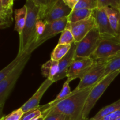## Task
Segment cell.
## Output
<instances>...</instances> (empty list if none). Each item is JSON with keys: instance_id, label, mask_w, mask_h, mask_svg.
Segmentation results:
<instances>
[{"instance_id": "cell-1", "label": "cell", "mask_w": 120, "mask_h": 120, "mask_svg": "<svg viewBox=\"0 0 120 120\" xmlns=\"http://www.w3.org/2000/svg\"><path fill=\"white\" fill-rule=\"evenodd\" d=\"M93 87L73 93L65 99L52 106L47 104L40 105L42 115L49 112L62 114L68 120H85L83 118V109L86 100Z\"/></svg>"}, {"instance_id": "cell-2", "label": "cell", "mask_w": 120, "mask_h": 120, "mask_svg": "<svg viewBox=\"0 0 120 120\" xmlns=\"http://www.w3.org/2000/svg\"><path fill=\"white\" fill-rule=\"evenodd\" d=\"M27 8V16L22 35L19 36V46L17 55H21L36 41V24L38 20V10L33 0H27L25 4Z\"/></svg>"}, {"instance_id": "cell-3", "label": "cell", "mask_w": 120, "mask_h": 120, "mask_svg": "<svg viewBox=\"0 0 120 120\" xmlns=\"http://www.w3.org/2000/svg\"><path fill=\"white\" fill-rule=\"evenodd\" d=\"M30 55H29L23 59L3 80L0 82V113L1 117H2V111L6 100L9 97L18 79L28 62Z\"/></svg>"}, {"instance_id": "cell-4", "label": "cell", "mask_w": 120, "mask_h": 120, "mask_svg": "<svg viewBox=\"0 0 120 120\" xmlns=\"http://www.w3.org/2000/svg\"><path fill=\"white\" fill-rule=\"evenodd\" d=\"M120 73V70L111 73L98 81V83L93 87L84 104L83 109V118L84 120H86L89 118V114L97 101Z\"/></svg>"}, {"instance_id": "cell-5", "label": "cell", "mask_w": 120, "mask_h": 120, "mask_svg": "<svg viewBox=\"0 0 120 120\" xmlns=\"http://www.w3.org/2000/svg\"><path fill=\"white\" fill-rule=\"evenodd\" d=\"M110 60L111 59L94 60V63L93 66L81 79L77 86L72 92H78L80 90L93 87L97 84L98 81L103 78L105 68Z\"/></svg>"}, {"instance_id": "cell-6", "label": "cell", "mask_w": 120, "mask_h": 120, "mask_svg": "<svg viewBox=\"0 0 120 120\" xmlns=\"http://www.w3.org/2000/svg\"><path fill=\"white\" fill-rule=\"evenodd\" d=\"M120 54V39L101 38L97 49L91 56L94 60L111 59Z\"/></svg>"}, {"instance_id": "cell-7", "label": "cell", "mask_w": 120, "mask_h": 120, "mask_svg": "<svg viewBox=\"0 0 120 120\" xmlns=\"http://www.w3.org/2000/svg\"><path fill=\"white\" fill-rule=\"evenodd\" d=\"M101 36L96 26L79 43H75V57H91L97 49Z\"/></svg>"}, {"instance_id": "cell-8", "label": "cell", "mask_w": 120, "mask_h": 120, "mask_svg": "<svg viewBox=\"0 0 120 120\" xmlns=\"http://www.w3.org/2000/svg\"><path fill=\"white\" fill-rule=\"evenodd\" d=\"M94 63L91 57H75L69 69L67 80L70 82L76 79L80 80L90 70Z\"/></svg>"}, {"instance_id": "cell-9", "label": "cell", "mask_w": 120, "mask_h": 120, "mask_svg": "<svg viewBox=\"0 0 120 120\" xmlns=\"http://www.w3.org/2000/svg\"><path fill=\"white\" fill-rule=\"evenodd\" d=\"M93 16L95 19L96 26L102 38H116V35L110 25L109 18L104 8H96Z\"/></svg>"}, {"instance_id": "cell-10", "label": "cell", "mask_w": 120, "mask_h": 120, "mask_svg": "<svg viewBox=\"0 0 120 120\" xmlns=\"http://www.w3.org/2000/svg\"><path fill=\"white\" fill-rule=\"evenodd\" d=\"M95 26V19L92 15L89 18L79 22L75 23L68 22L66 27L71 30L75 38V43H79L93 29Z\"/></svg>"}, {"instance_id": "cell-11", "label": "cell", "mask_w": 120, "mask_h": 120, "mask_svg": "<svg viewBox=\"0 0 120 120\" xmlns=\"http://www.w3.org/2000/svg\"><path fill=\"white\" fill-rule=\"evenodd\" d=\"M68 23V17L58 21H54L51 23H47L44 33L34 43V46L37 48L47 40L53 38L59 33H62V32L66 28Z\"/></svg>"}, {"instance_id": "cell-12", "label": "cell", "mask_w": 120, "mask_h": 120, "mask_svg": "<svg viewBox=\"0 0 120 120\" xmlns=\"http://www.w3.org/2000/svg\"><path fill=\"white\" fill-rule=\"evenodd\" d=\"M71 11L72 10L66 5L63 0H56L45 18L44 22L47 24L67 18L70 15Z\"/></svg>"}, {"instance_id": "cell-13", "label": "cell", "mask_w": 120, "mask_h": 120, "mask_svg": "<svg viewBox=\"0 0 120 120\" xmlns=\"http://www.w3.org/2000/svg\"><path fill=\"white\" fill-rule=\"evenodd\" d=\"M53 83V82L52 81L48 79L42 83L35 93L21 107L24 113L35 109H37L40 106V101L42 96Z\"/></svg>"}, {"instance_id": "cell-14", "label": "cell", "mask_w": 120, "mask_h": 120, "mask_svg": "<svg viewBox=\"0 0 120 120\" xmlns=\"http://www.w3.org/2000/svg\"><path fill=\"white\" fill-rule=\"evenodd\" d=\"M76 49V45L75 42L71 45V49H70L68 53L59 61L58 71L56 76L53 79L52 82L53 83L67 77L68 70L75 59Z\"/></svg>"}, {"instance_id": "cell-15", "label": "cell", "mask_w": 120, "mask_h": 120, "mask_svg": "<svg viewBox=\"0 0 120 120\" xmlns=\"http://www.w3.org/2000/svg\"><path fill=\"white\" fill-rule=\"evenodd\" d=\"M13 0H0V28L6 29L13 22Z\"/></svg>"}, {"instance_id": "cell-16", "label": "cell", "mask_w": 120, "mask_h": 120, "mask_svg": "<svg viewBox=\"0 0 120 120\" xmlns=\"http://www.w3.org/2000/svg\"><path fill=\"white\" fill-rule=\"evenodd\" d=\"M36 49V47L33 45L32 46H30L28 50L25 51L22 55H17L15 59L13 60L8 66L4 68L2 70H1L0 71V82L3 80L16 66L19 64V63L23 59L25 58L27 56L29 55H31L32 53L33 52L34 50Z\"/></svg>"}, {"instance_id": "cell-17", "label": "cell", "mask_w": 120, "mask_h": 120, "mask_svg": "<svg viewBox=\"0 0 120 120\" xmlns=\"http://www.w3.org/2000/svg\"><path fill=\"white\" fill-rule=\"evenodd\" d=\"M15 14V25L14 30L17 32L19 37L22 35L23 28L25 25L27 16V8L25 5L19 9H16L14 11Z\"/></svg>"}, {"instance_id": "cell-18", "label": "cell", "mask_w": 120, "mask_h": 120, "mask_svg": "<svg viewBox=\"0 0 120 120\" xmlns=\"http://www.w3.org/2000/svg\"><path fill=\"white\" fill-rule=\"evenodd\" d=\"M112 30L118 38L120 37V14L111 7L104 8Z\"/></svg>"}, {"instance_id": "cell-19", "label": "cell", "mask_w": 120, "mask_h": 120, "mask_svg": "<svg viewBox=\"0 0 120 120\" xmlns=\"http://www.w3.org/2000/svg\"><path fill=\"white\" fill-rule=\"evenodd\" d=\"M56 0H33L38 10V19L44 21L45 18Z\"/></svg>"}, {"instance_id": "cell-20", "label": "cell", "mask_w": 120, "mask_h": 120, "mask_svg": "<svg viewBox=\"0 0 120 120\" xmlns=\"http://www.w3.org/2000/svg\"><path fill=\"white\" fill-rule=\"evenodd\" d=\"M59 69V61L50 59L41 67V71L43 77L52 81Z\"/></svg>"}, {"instance_id": "cell-21", "label": "cell", "mask_w": 120, "mask_h": 120, "mask_svg": "<svg viewBox=\"0 0 120 120\" xmlns=\"http://www.w3.org/2000/svg\"><path fill=\"white\" fill-rule=\"evenodd\" d=\"M93 11L94 10L86 9L72 10L68 16V22L75 23L89 18L93 15Z\"/></svg>"}, {"instance_id": "cell-22", "label": "cell", "mask_w": 120, "mask_h": 120, "mask_svg": "<svg viewBox=\"0 0 120 120\" xmlns=\"http://www.w3.org/2000/svg\"><path fill=\"white\" fill-rule=\"evenodd\" d=\"M120 109V99L117 100V101L104 107L101 109L100 111H98L95 116L92 118H90V120H100L103 118L105 117V116L109 114H111L112 112H115L117 110Z\"/></svg>"}, {"instance_id": "cell-23", "label": "cell", "mask_w": 120, "mask_h": 120, "mask_svg": "<svg viewBox=\"0 0 120 120\" xmlns=\"http://www.w3.org/2000/svg\"><path fill=\"white\" fill-rule=\"evenodd\" d=\"M71 45H59L55 47L50 56V59L56 61H59L64 57L70 49H71Z\"/></svg>"}, {"instance_id": "cell-24", "label": "cell", "mask_w": 120, "mask_h": 120, "mask_svg": "<svg viewBox=\"0 0 120 120\" xmlns=\"http://www.w3.org/2000/svg\"><path fill=\"white\" fill-rule=\"evenodd\" d=\"M69 83L70 82L68 80H66L64 82L62 90L60 91V93L57 95L56 98L54 100H53L52 101L50 102L48 104H46L48 106H52V105H53L55 104H57L59 102L63 100L66 98L71 93L72 91H71V89H70V86H69Z\"/></svg>"}, {"instance_id": "cell-25", "label": "cell", "mask_w": 120, "mask_h": 120, "mask_svg": "<svg viewBox=\"0 0 120 120\" xmlns=\"http://www.w3.org/2000/svg\"><path fill=\"white\" fill-rule=\"evenodd\" d=\"M119 70H120V54L110 60L105 68L103 78Z\"/></svg>"}, {"instance_id": "cell-26", "label": "cell", "mask_w": 120, "mask_h": 120, "mask_svg": "<svg viewBox=\"0 0 120 120\" xmlns=\"http://www.w3.org/2000/svg\"><path fill=\"white\" fill-rule=\"evenodd\" d=\"M75 40L71 30L66 27L62 32L61 36L59 40V45H72L75 43Z\"/></svg>"}, {"instance_id": "cell-27", "label": "cell", "mask_w": 120, "mask_h": 120, "mask_svg": "<svg viewBox=\"0 0 120 120\" xmlns=\"http://www.w3.org/2000/svg\"><path fill=\"white\" fill-rule=\"evenodd\" d=\"M97 7V0H77L73 10L82 9L94 10Z\"/></svg>"}, {"instance_id": "cell-28", "label": "cell", "mask_w": 120, "mask_h": 120, "mask_svg": "<svg viewBox=\"0 0 120 120\" xmlns=\"http://www.w3.org/2000/svg\"><path fill=\"white\" fill-rule=\"evenodd\" d=\"M42 116V111L39 109V107L37 109L25 112L20 120H34Z\"/></svg>"}, {"instance_id": "cell-29", "label": "cell", "mask_w": 120, "mask_h": 120, "mask_svg": "<svg viewBox=\"0 0 120 120\" xmlns=\"http://www.w3.org/2000/svg\"><path fill=\"white\" fill-rule=\"evenodd\" d=\"M24 112L21 108L11 112L9 114L1 117V120H20Z\"/></svg>"}, {"instance_id": "cell-30", "label": "cell", "mask_w": 120, "mask_h": 120, "mask_svg": "<svg viewBox=\"0 0 120 120\" xmlns=\"http://www.w3.org/2000/svg\"><path fill=\"white\" fill-rule=\"evenodd\" d=\"M46 23L40 19L38 20L36 24V34H35L36 41L39 38L42 36V34L44 33L46 29Z\"/></svg>"}, {"instance_id": "cell-31", "label": "cell", "mask_w": 120, "mask_h": 120, "mask_svg": "<svg viewBox=\"0 0 120 120\" xmlns=\"http://www.w3.org/2000/svg\"><path fill=\"white\" fill-rule=\"evenodd\" d=\"M42 116L45 117L44 120H68L64 115L56 112H49Z\"/></svg>"}, {"instance_id": "cell-32", "label": "cell", "mask_w": 120, "mask_h": 120, "mask_svg": "<svg viewBox=\"0 0 120 120\" xmlns=\"http://www.w3.org/2000/svg\"><path fill=\"white\" fill-rule=\"evenodd\" d=\"M120 117V109L119 110H117L115 112H112L111 114H109L108 116H105V117L103 118L100 120H116L117 118ZM86 120H90V118H88Z\"/></svg>"}, {"instance_id": "cell-33", "label": "cell", "mask_w": 120, "mask_h": 120, "mask_svg": "<svg viewBox=\"0 0 120 120\" xmlns=\"http://www.w3.org/2000/svg\"><path fill=\"white\" fill-rule=\"evenodd\" d=\"M63 1L66 5H67L71 10H73L77 2V0H63Z\"/></svg>"}, {"instance_id": "cell-34", "label": "cell", "mask_w": 120, "mask_h": 120, "mask_svg": "<svg viewBox=\"0 0 120 120\" xmlns=\"http://www.w3.org/2000/svg\"><path fill=\"white\" fill-rule=\"evenodd\" d=\"M45 118V117L44 116H42H42H41V117H38V118H36V119H35L34 120H44Z\"/></svg>"}, {"instance_id": "cell-35", "label": "cell", "mask_w": 120, "mask_h": 120, "mask_svg": "<svg viewBox=\"0 0 120 120\" xmlns=\"http://www.w3.org/2000/svg\"><path fill=\"white\" fill-rule=\"evenodd\" d=\"M117 11H118V12H119L120 14V0L119 1V4H118V8H117Z\"/></svg>"}, {"instance_id": "cell-36", "label": "cell", "mask_w": 120, "mask_h": 120, "mask_svg": "<svg viewBox=\"0 0 120 120\" xmlns=\"http://www.w3.org/2000/svg\"><path fill=\"white\" fill-rule=\"evenodd\" d=\"M116 120H120V117H119V118H117V119Z\"/></svg>"}, {"instance_id": "cell-37", "label": "cell", "mask_w": 120, "mask_h": 120, "mask_svg": "<svg viewBox=\"0 0 120 120\" xmlns=\"http://www.w3.org/2000/svg\"></svg>"}]
</instances>
